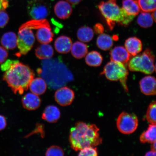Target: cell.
Here are the masks:
<instances>
[{
    "instance_id": "cell-15",
    "label": "cell",
    "mask_w": 156,
    "mask_h": 156,
    "mask_svg": "<svg viewBox=\"0 0 156 156\" xmlns=\"http://www.w3.org/2000/svg\"><path fill=\"white\" fill-rule=\"evenodd\" d=\"M125 46L129 53L133 56L140 53L142 49L141 40L136 37H131L127 39Z\"/></svg>"
},
{
    "instance_id": "cell-24",
    "label": "cell",
    "mask_w": 156,
    "mask_h": 156,
    "mask_svg": "<svg viewBox=\"0 0 156 156\" xmlns=\"http://www.w3.org/2000/svg\"><path fill=\"white\" fill-rule=\"evenodd\" d=\"M103 57L99 52L93 51L86 55V63L91 67H98L102 64Z\"/></svg>"
},
{
    "instance_id": "cell-35",
    "label": "cell",
    "mask_w": 156,
    "mask_h": 156,
    "mask_svg": "<svg viewBox=\"0 0 156 156\" xmlns=\"http://www.w3.org/2000/svg\"><path fill=\"white\" fill-rule=\"evenodd\" d=\"M6 126V120L5 117L0 115V131L4 129Z\"/></svg>"
},
{
    "instance_id": "cell-26",
    "label": "cell",
    "mask_w": 156,
    "mask_h": 156,
    "mask_svg": "<svg viewBox=\"0 0 156 156\" xmlns=\"http://www.w3.org/2000/svg\"><path fill=\"white\" fill-rule=\"evenodd\" d=\"M94 36L93 29L88 27H82L78 30V38L83 42H89L92 40Z\"/></svg>"
},
{
    "instance_id": "cell-34",
    "label": "cell",
    "mask_w": 156,
    "mask_h": 156,
    "mask_svg": "<svg viewBox=\"0 0 156 156\" xmlns=\"http://www.w3.org/2000/svg\"><path fill=\"white\" fill-rule=\"evenodd\" d=\"M8 53L4 48L0 46V64L4 62L8 56Z\"/></svg>"
},
{
    "instance_id": "cell-16",
    "label": "cell",
    "mask_w": 156,
    "mask_h": 156,
    "mask_svg": "<svg viewBox=\"0 0 156 156\" xmlns=\"http://www.w3.org/2000/svg\"><path fill=\"white\" fill-rule=\"evenodd\" d=\"M72 44L71 39L66 36H60L56 39L54 46L58 52L61 54H67L71 50Z\"/></svg>"
},
{
    "instance_id": "cell-14",
    "label": "cell",
    "mask_w": 156,
    "mask_h": 156,
    "mask_svg": "<svg viewBox=\"0 0 156 156\" xmlns=\"http://www.w3.org/2000/svg\"><path fill=\"white\" fill-rule=\"evenodd\" d=\"M41 101L40 98L33 93H28L22 99V103L24 108L28 110H34L40 106Z\"/></svg>"
},
{
    "instance_id": "cell-12",
    "label": "cell",
    "mask_w": 156,
    "mask_h": 156,
    "mask_svg": "<svg viewBox=\"0 0 156 156\" xmlns=\"http://www.w3.org/2000/svg\"><path fill=\"white\" fill-rule=\"evenodd\" d=\"M140 89L144 94L147 95H155L156 79L151 76H146L140 82Z\"/></svg>"
},
{
    "instance_id": "cell-7",
    "label": "cell",
    "mask_w": 156,
    "mask_h": 156,
    "mask_svg": "<svg viewBox=\"0 0 156 156\" xmlns=\"http://www.w3.org/2000/svg\"><path fill=\"white\" fill-rule=\"evenodd\" d=\"M138 121L137 116L134 114L123 112L117 119L116 125L119 131L125 134L133 133L137 129Z\"/></svg>"
},
{
    "instance_id": "cell-42",
    "label": "cell",
    "mask_w": 156,
    "mask_h": 156,
    "mask_svg": "<svg viewBox=\"0 0 156 156\" xmlns=\"http://www.w3.org/2000/svg\"><path fill=\"white\" fill-rule=\"evenodd\" d=\"M109 1H115V0H109Z\"/></svg>"
},
{
    "instance_id": "cell-8",
    "label": "cell",
    "mask_w": 156,
    "mask_h": 156,
    "mask_svg": "<svg viewBox=\"0 0 156 156\" xmlns=\"http://www.w3.org/2000/svg\"><path fill=\"white\" fill-rule=\"evenodd\" d=\"M29 16L34 20L45 19L49 14L50 9L43 0H31L27 6Z\"/></svg>"
},
{
    "instance_id": "cell-27",
    "label": "cell",
    "mask_w": 156,
    "mask_h": 156,
    "mask_svg": "<svg viewBox=\"0 0 156 156\" xmlns=\"http://www.w3.org/2000/svg\"><path fill=\"white\" fill-rule=\"evenodd\" d=\"M154 21L151 14L149 12H144L140 13L137 19L138 24L144 28L151 27L153 24Z\"/></svg>"
},
{
    "instance_id": "cell-17",
    "label": "cell",
    "mask_w": 156,
    "mask_h": 156,
    "mask_svg": "<svg viewBox=\"0 0 156 156\" xmlns=\"http://www.w3.org/2000/svg\"><path fill=\"white\" fill-rule=\"evenodd\" d=\"M59 109L56 106L50 105L46 107L42 114L43 119L50 123L57 122L60 117Z\"/></svg>"
},
{
    "instance_id": "cell-2",
    "label": "cell",
    "mask_w": 156,
    "mask_h": 156,
    "mask_svg": "<svg viewBox=\"0 0 156 156\" xmlns=\"http://www.w3.org/2000/svg\"><path fill=\"white\" fill-rule=\"evenodd\" d=\"M34 77V72L30 67L18 61L5 71L3 80L15 94L21 95L28 90Z\"/></svg>"
},
{
    "instance_id": "cell-31",
    "label": "cell",
    "mask_w": 156,
    "mask_h": 156,
    "mask_svg": "<svg viewBox=\"0 0 156 156\" xmlns=\"http://www.w3.org/2000/svg\"><path fill=\"white\" fill-rule=\"evenodd\" d=\"M98 155V152L96 147L89 146L83 148L80 151L78 155L97 156Z\"/></svg>"
},
{
    "instance_id": "cell-29",
    "label": "cell",
    "mask_w": 156,
    "mask_h": 156,
    "mask_svg": "<svg viewBox=\"0 0 156 156\" xmlns=\"http://www.w3.org/2000/svg\"><path fill=\"white\" fill-rule=\"evenodd\" d=\"M156 101L152 102L148 107L147 112H146V119L150 124H156Z\"/></svg>"
},
{
    "instance_id": "cell-30",
    "label": "cell",
    "mask_w": 156,
    "mask_h": 156,
    "mask_svg": "<svg viewBox=\"0 0 156 156\" xmlns=\"http://www.w3.org/2000/svg\"><path fill=\"white\" fill-rule=\"evenodd\" d=\"M46 156H64V153L62 148L57 146H52L48 148L45 154Z\"/></svg>"
},
{
    "instance_id": "cell-37",
    "label": "cell",
    "mask_w": 156,
    "mask_h": 156,
    "mask_svg": "<svg viewBox=\"0 0 156 156\" xmlns=\"http://www.w3.org/2000/svg\"><path fill=\"white\" fill-rule=\"evenodd\" d=\"M94 30L97 34H102L104 29L102 24H97L95 25Z\"/></svg>"
},
{
    "instance_id": "cell-41",
    "label": "cell",
    "mask_w": 156,
    "mask_h": 156,
    "mask_svg": "<svg viewBox=\"0 0 156 156\" xmlns=\"http://www.w3.org/2000/svg\"><path fill=\"white\" fill-rule=\"evenodd\" d=\"M151 16L152 17H153L154 21L155 22L156 20V10H155L152 12Z\"/></svg>"
},
{
    "instance_id": "cell-1",
    "label": "cell",
    "mask_w": 156,
    "mask_h": 156,
    "mask_svg": "<svg viewBox=\"0 0 156 156\" xmlns=\"http://www.w3.org/2000/svg\"><path fill=\"white\" fill-rule=\"evenodd\" d=\"M99 131L94 124L83 122L76 123L70 130L69 141L71 148L77 151L89 146L95 147L101 145L102 139Z\"/></svg>"
},
{
    "instance_id": "cell-6",
    "label": "cell",
    "mask_w": 156,
    "mask_h": 156,
    "mask_svg": "<svg viewBox=\"0 0 156 156\" xmlns=\"http://www.w3.org/2000/svg\"><path fill=\"white\" fill-rule=\"evenodd\" d=\"M32 30L23 25L19 28L17 40L19 52L17 56L26 55L34 46L35 38Z\"/></svg>"
},
{
    "instance_id": "cell-18",
    "label": "cell",
    "mask_w": 156,
    "mask_h": 156,
    "mask_svg": "<svg viewBox=\"0 0 156 156\" xmlns=\"http://www.w3.org/2000/svg\"><path fill=\"white\" fill-rule=\"evenodd\" d=\"M29 87L32 93L37 95H41L45 92L47 85L44 79L38 77L33 79Z\"/></svg>"
},
{
    "instance_id": "cell-5",
    "label": "cell",
    "mask_w": 156,
    "mask_h": 156,
    "mask_svg": "<svg viewBox=\"0 0 156 156\" xmlns=\"http://www.w3.org/2000/svg\"><path fill=\"white\" fill-rule=\"evenodd\" d=\"M101 75H104L107 79L112 81H119L126 92L128 89L126 84L128 72L125 66L119 62L111 61L105 66Z\"/></svg>"
},
{
    "instance_id": "cell-25",
    "label": "cell",
    "mask_w": 156,
    "mask_h": 156,
    "mask_svg": "<svg viewBox=\"0 0 156 156\" xmlns=\"http://www.w3.org/2000/svg\"><path fill=\"white\" fill-rule=\"evenodd\" d=\"M97 44L101 49L104 51L108 50L112 47L113 40L108 35L102 34L98 37Z\"/></svg>"
},
{
    "instance_id": "cell-40",
    "label": "cell",
    "mask_w": 156,
    "mask_h": 156,
    "mask_svg": "<svg viewBox=\"0 0 156 156\" xmlns=\"http://www.w3.org/2000/svg\"><path fill=\"white\" fill-rule=\"evenodd\" d=\"M152 144L151 146V151H156V142Z\"/></svg>"
},
{
    "instance_id": "cell-4",
    "label": "cell",
    "mask_w": 156,
    "mask_h": 156,
    "mask_svg": "<svg viewBox=\"0 0 156 156\" xmlns=\"http://www.w3.org/2000/svg\"><path fill=\"white\" fill-rule=\"evenodd\" d=\"M155 56L150 49L143 53L134 56L128 63V68L132 72H140L150 75L154 73L155 68Z\"/></svg>"
},
{
    "instance_id": "cell-38",
    "label": "cell",
    "mask_w": 156,
    "mask_h": 156,
    "mask_svg": "<svg viewBox=\"0 0 156 156\" xmlns=\"http://www.w3.org/2000/svg\"><path fill=\"white\" fill-rule=\"evenodd\" d=\"M68 3L73 5L78 4L81 1V0H66Z\"/></svg>"
},
{
    "instance_id": "cell-22",
    "label": "cell",
    "mask_w": 156,
    "mask_h": 156,
    "mask_svg": "<svg viewBox=\"0 0 156 156\" xmlns=\"http://www.w3.org/2000/svg\"><path fill=\"white\" fill-rule=\"evenodd\" d=\"M122 5V8L129 15L136 16L141 10L137 0H123Z\"/></svg>"
},
{
    "instance_id": "cell-21",
    "label": "cell",
    "mask_w": 156,
    "mask_h": 156,
    "mask_svg": "<svg viewBox=\"0 0 156 156\" xmlns=\"http://www.w3.org/2000/svg\"><path fill=\"white\" fill-rule=\"evenodd\" d=\"M71 50L74 57L80 59L85 57L87 54V46L83 42L77 41L72 45Z\"/></svg>"
},
{
    "instance_id": "cell-28",
    "label": "cell",
    "mask_w": 156,
    "mask_h": 156,
    "mask_svg": "<svg viewBox=\"0 0 156 156\" xmlns=\"http://www.w3.org/2000/svg\"><path fill=\"white\" fill-rule=\"evenodd\" d=\"M140 10L144 12H152L156 10V0H137Z\"/></svg>"
},
{
    "instance_id": "cell-39",
    "label": "cell",
    "mask_w": 156,
    "mask_h": 156,
    "mask_svg": "<svg viewBox=\"0 0 156 156\" xmlns=\"http://www.w3.org/2000/svg\"><path fill=\"white\" fill-rule=\"evenodd\" d=\"M145 155L147 156H155L156 151H151L148 152L147 153H146Z\"/></svg>"
},
{
    "instance_id": "cell-9",
    "label": "cell",
    "mask_w": 156,
    "mask_h": 156,
    "mask_svg": "<svg viewBox=\"0 0 156 156\" xmlns=\"http://www.w3.org/2000/svg\"><path fill=\"white\" fill-rule=\"evenodd\" d=\"M35 29H37L36 37L40 43L48 44L51 42L54 37L49 23L46 19H42L37 24Z\"/></svg>"
},
{
    "instance_id": "cell-23",
    "label": "cell",
    "mask_w": 156,
    "mask_h": 156,
    "mask_svg": "<svg viewBox=\"0 0 156 156\" xmlns=\"http://www.w3.org/2000/svg\"><path fill=\"white\" fill-rule=\"evenodd\" d=\"M156 124H150L146 131L142 133L140 137V141L142 143L152 144L156 142Z\"/></svg>"
},
{
    "instance_id": "cell-20",
    "label": "cell",
    "mask_w": 156,
    "mask_h": 156,
    "mask_svg": "<svg viewBox=\"0 0 156 156\" xmlns=\"http://www.w3.org/2000/svg\"><path fill=\"white\" fill-rule=\"evenodd\" d=\"M17 37L12 32L5 33L1 39V44L4 47L8 50L14 49L17 46Z\"/></svg>"
},
{
    "instance_id": "cell-13",
    "label": "cell",
    "mask_w": 156,
    "mask_h": 156,
    "mask_svg": "<svg viewBox=\"0 0 156 156\" xmlns=\"http://www.w3.org/2000/svg\"><path fill=\"white\" fill-rule=\"evenodd\" d=\"M73 8L67 1H60L58 2L54 7L55 14L61 19H67L73 12Z\"/></svg>"
},
{
    "instance_id": "cell-3",
    "label": "cell",
    "mask_w": 156,
    "mask_h": 156,
    "mask_svg": "<svg viewBox=\"0 0 156 156\" xmlns=\"http://www.w3.org/2000/svg\"><path fill=\"white\" fill-rule=\"evenodd\" d=\"M98 7L111 30L114 28L115 23L123 26H128L135 17L128 15L115 1L101 2Z\"/></svg>"
},
{
    "instance_id": "cell-36",
    "label": "cell",
    "mask_w": 156,
    "mask_h": 156,
    "mask_svg": "<svg viewBox=\"0 0 156 156\" xmlns=\"http://www.w3.org/2000/svg\"><path fill=\"white\" fill-rule=\"evenodd\" d=\"M9 5L8 0H0V11H5Z\"/></svg>"
},
{
    "instance_id": "cell-19",
    "label": "cell",
    "mask_w": 156,
    "mask_h": 156,
    "mask_svg": "<svg viewBox=\"0 0 156 156\" xmlns=\"http://www.w3.org/2000/svg\"><path fill=\"white\" fill-rule=\"evenodd\" d=\"M54 54L53 48L50 45L42 44L35 50V54L40 59H47L52 57Z\"/></svg>"
},
{
    "instance_id": "cell-11",
    "label": "cell",
    "mask_w": 156,
    "mask_h": 156,
    "mask_svg": "<svg viewBox=\"0 0 156 156\" xmlns=\"http://www.w3.org/2000/svg\"><path fill=\"white\" fill-rule=\"evenodd\" d=\"M111 61L119 62L125 65L128 63L131 55L123 47L116 46L110 53Z\"/></svg>"
},
{
    "instance_id": "cell-10",
    "label": "cell",
    "mask_w": 156,
    "mask_h": 156,
    "mask_svg": "<svg viewBox=\"0 0 156 156\" xmlns=\"http://www.w3.org/2000/svg\"><path fill=\"white\" fill-rule=\"evenodd\" d=\"M75 98V93L73 90L67 87L57 90L55 94V99L58 104L62 106H69Z\"/></svg>"
},
{
    "instance_id": "cell-32",
    "label": "cell",
    "mask_w": 156,
    "mask_h": 156,
    "mask_svg": "<svg viewBox=\"0 0 156 156\" xmlns=\"http://www.w3.org/2000/svg\"><path fill=\"white\" fill-rule=\"evenodd\" d=\"M9 20V17L4 11H0V28H2L7 25Z\"/></svg>"
},
{
    "instance_id": "cell-33",
    "label": "cell",
    "mask_w": 156,
    "mask_h": 156,
    "mask_svg": "<svg viewBox=\"0 0 156 156\" xmlns=\"http://www.w3.org/2000/svg\"><path fill=\"white\" fill-rule=\"evenodd\" d=\"M18 60H8L6 61L5 62L2 64L1 67V69L2 71H5L9 69L11 67V66L13 65V64H14L18 61Z\"/></svg>"
}]
</instances>
